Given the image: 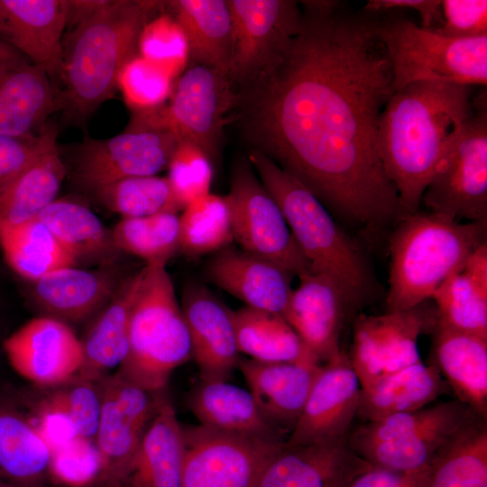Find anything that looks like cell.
<instances>
[{
    "label": "cell",
    "mask_w": 487,
    "mask_h": 487,
    "mask_svg": "<svg viewBox=\"0 0 487 487\" xmlns=\"http://www.w3.org/2000/svg\"><path fill=\"white\" fill-rule=\"evenodd\" d=\"M188 406L200 425L219 431L285 443L287 436L261 412L252 393L227 381L199 379Z\"/></svg>",
    "instance_id": "83f0119b"
},
{
    "label": "cell",
    "mask_w": 487,
    "mask_h": 487,
    "mask_svg": "<svg viewBox=\"0 0 487 487\" xmlns=\"http://www.w3.org/2000/svg\"><path fill=\"white\" fill-rule=\"evenodd\" d=\"M23 60L26 59L22 54L0 40V69Z\"/></svg>",
    "instance_id": "db71d44e"
},
{
    "label": "cell",
    "mask_w": 487,
    "mask_h": 487,
    "mask_svg": "<svg viewBox=\"0 0 487 487\" xmlns=\"http://www.w3.org/2000/svg\"><path fill=\"white\" fill-rule=\"evenodd\" d=\"M486 225L462 223L429 211L400 221L390 240L387 312L410 309L431 299L486 243Z\"/></svg>",
    "instance_id": "5b68a950"
},
{
    "label": "cell",
    "mask_w": 487,
    "mask_h": 487,
    "mask_svg": "<svg viewBox=\"0 0 487 487\" xmlns=\"http://www.w3.org/2000/svg\"><path fill=\"white\" fill-rule=\"evenodd\" d=\"M212 164L198 147L179 142L167 168V179L182 210L192 201L210 193Z\"/></svg>",
    "instance_id": "f6af8a7d"
},
{
    "label": "cell",
    "mask_w": 487,
    "mask_h": 487,
    "mask_svg": "<svg viewBox=\"0 0 487 487\" xmlns=\"http://www.w3.org/2000/svg\"><path fill=\"white\" fill-rule=\"evenodd\" d=\"M100 394L95 441L102 472L96 482L119 487L164 393L142 389L115 373L104 380Z\"/></svg>",
    "instance_id": "2e32d148"
},
{
    "label": "cell",
    "mask_w": 487,
    "mask_h": 487,
    "mask_svg": "<svg viewBox=\"0 0 487 487\" xmlns=\"http://www.w3.org/2000/svg\"><path fill=\"white\" fill-rule=\"evenodd\" d=\"M106 208L123 217H143L182 210L167 177L124 178L94 190Z\"/></svg>",
    "instance_id": "b9f144b4"
},
{
    "label": "cell",
    "mask_w": 487,
    "mask_h": 487,
    "mask_svg": "<svg viewBox=\"0 0 487 487\" xmlns=\"http://www.w3.org/2000/svg\"><path fill=\"white\" fill-rule=\"evenodd\" d=\"M299 278L282 317L323 364L343 351L340 337L346 319L353 316L335 282L322 273Z\"/></svg>",
    "instance_id": "44dd1931"
},
{
    "label": "cell",
    "mask_w": 487,
    "mask_h": 487,
    "mask_svg": "<svg viewBox=\"0 0 487 487\" xmlns=\"http://www.w3.org/2000/svg\"><path fill=\"white\" fill-rule=\"evenodd\" d=\"M4 348L14 369L39 385L69 382L83 361L80 339L64 321L50 316L24 324L5 341Z\"/></svg>",
    "instance_id": "ac0fdd59"
},
{
    "label": "cell",
    "mask_w": 487,
    "mask_h": 487,
    "mask_svg": "<svg viewBox=\"0 0 487 487\" xmlns=\"http://www.w3.org/2000/svg\"><path fill=\"white\" fill-rule=\"evenodd\" d=\"M138 51L140 56L162 68L173 79L188 67V49L185 33L164 7L143 27Z\"/></svg>",
    "instance_id": "7bdbcfd3"
},
{
    "label": "cell",
    "mask_w": 487,
    "mask_h": 487,
    "mask_svg": "<svg viewBox=\"0 0 487 487\" xmlns=\"http://www.w3.org/2000/svg\"><path fill=\"white\" fill-rule=\"evenodd\" d=\"M179 142L167 126L144 112H135L124 132L81 143L74 177L94 191L124 178L153 176L168 168Z\"/></svg>",
    "instance_id": "30bf717a"
},
{
    "label": "cell",
    "mask_w": 487,
    "mask_h": 487,
    "mask_svg": "<svg viewBox=\"0 0 487 487\" xmlns=\"http://www.w3.org/2000/svg\"><path fill=\"white\" fill-rule=\"evenodd\" d=\"M51 456L34 425L0 411V473L19 487H37L49 473Z\"/></svg>",
    "instance_id": "f35d334b"
},
{
    "label": "cell",
    "mask_w": 487,
    "mask_h": 487,
    "mask_svg": "<svg viewBox=\"0 0 487 487\" xmlns=\"http://www.w3.org/2000/svg\"><path fill=\"white\" fill-rule=\"evenodd\" d=\"M481 418L455 399L362 423L351 430L347 443L372 466L416 473L425 470L444 447Z\"/></svg>",
    "instance_id": "52a82bcc"
},
{
    "label": "cell",
    "mask_w": 487,
    "mask_h": 487,
    "mask_svg": "<svg viewBox=\"0 0 487 487\" xmlns=\"http://www.w3.org/2000/svg\"><path fill=\"white\" fill-rule=\"evenodd\" d=\"M60 108L61 95L41 68L23 60L0 69V133L39 134Z\"/></svg>",
    "instance_id": "d4e9b609"
},
{
    "label": "cell",
    "mask_w": 487,
    "mask_h": 487,
    "mask_svg": "<svg viewBox=\"0 0 487 487\" xmlns=\"http://www.w3.org/2000/svg\"><path fill=\"white\" fill-rule=\"evenodd\" d=\"M248 160L280 207L312 272L331 278L354 315L375 292L374 280L359 247L299 180L256 150H250Z\"/></svg>",
    "instance_id": "277c9868"
},
{
    "label": "cell",
    "mask_w": 487,
    "mask_h": 487,
    "mask_svg": "<svg viewBox=\"0 0 487 487\" xmlns=\"http://www.w3.org/2000/svg\"><path fill=\"white\" fill-rule=\"evenodd\" d=\"M118 88L126 103L136 110L160 106L171 96L173 78L157 64L137 55L122 70Z\"/></svg>",
    "instance_id": "ee69618b"
},
{
    "label": "cell",
    "mask_w": 487,
    "mask_h": 487,
    "mask_svg": "<svg viewBox=\"0 0 487 487\" xmlns=\"http://www.w3.org/2000/svg\"><path fill=\"white\" fill-rule=\"evenodd\" d=\"M237 97L236 87L226 73L189 65L174 87L170 104L161 106L162 118L179 142L198 147L213 162Z\"/></svg>",
    "instance_id": "7c38bea8"
},
{
    "label": "cell",
    "mask_w": 487,
    "mask_h": 487,
    "mask_svg": "<svg viewBox=\"0 0 487 487\" xmlns=\"http://www.w3.org/2000/svg\"><path fill=\"white\" fill-rule=\"evenodd\" d=\"M180 308L199 379L228 381L241 359L234 310L195 282L185 287Z\"/></svg>",
    "instance_id": "d6986e66"
},
{
    "label": "cell",
    "mask_w": 487,
    "mask_h": 487,
    "mask_svg": "<svg viewBox=\"0 0 487 487\" xmlns=\"http://www.w3.org/2000/svg\"><path fill=\"white\" fill-rule=\"evenodd\" d=\"M69 1L0 0V40L51 78H60Z\"/></svg>",
    "instance_id": "ffe728a7"
},
{
    "label": "cell",
    "mask_w": 487,
    "mask_h": 487,
    "mask_svg": "<svg viewBox=\"0 0 487 487\" xmlns=\"http://www.w3.org/2000/svg\"><path fill=\"white\" fill-rule=\"evenodd\" d=\"M431 299L441 321L487 338V244L479 246Z\"/></svg>",
    "instance_id": "d6a6232c"
},
{
    "label": "cell",
    "mask_w": 487,
    "mask_h": 487,
    "mask_svg": "<svg viewBox=\"0 0 487 487\" xmlns=\"http://www.w3.org/2000/svg\"><path fill=\"white\" fill-rule=\"evenodd\" d=\"M66 175L56 142L0 190V228L37 218L56 199Z\"/></svg>",
    "instance_id": "836d02e7"
},
{
    "label": "cell",
    "mask_w": 487,
    "mask_h": 487,
    "mask_svg": "<svg viewBox=\"0 0 487 487\" xmlns=\"http://www.w3.org/2000/svg\"><path fill=\"white\" fill-rule=\"evenodd\" d=\"M372 467L347 440L332 445L284 447L269 462L255 487H345Z\"/></svg>",
    "instance_id": "603a6c76"
},
{
    "label": "cell",
    "mask_w": 487,
    "mask_h": 487,
    "mask_svg": "<svg viewBox=\"0 0 487 487\" xmlns=\"http://www.w3.org/2000/svg\"><path fill=\"white\" fill-rule=\"evenodd\" d=\"M142 274L143 269L122 281L80 340L83 361L78 377L95 381L124 362L129 346L132 310Z\"/></svg>",
    "instance_id": "f1b7e54d"
},
{
    "label": "cell",
    "mask_w": 487,
    "mask_h": 487,
    "mask_svg": "<svg viewBox=\"0 0 487 487\" xmlns=\"http://www.w3.org/2000/svg\"><path fill=\"white\" fill-rule=\"evenodd\" d=\"M361 389L349 356L344 351L323 363L285 446L332 445L346 441L356 418Z\"/></svg>",
    "instance_id": "e0dca14e"
},
{
    "label": "cell",
    "mask_w": 487,
    "mask_h": 487,
    "mask_svg": "<svg viewBox=\"0 0 487 487\" xmlns=\"http://www.w3.org/2000/svg\"><path fill=\"white\" fill-rule=\"evenodd\" d=\"M281 56L237 88L232 119L252 150L333 213L376 232L396 221L398 193L380 160V117L393 94L376 19L337 1H303Z\"/></svg>",
    "instance_id": "6da1fadb"
},
{
    "label": "cell",
    "mask_w": 487,
    "mask_h": 487,
    "mask_svg": "<svg viewBox=\"0 0 487 487\" xmlns=\"http://www.w3.org/2000/svg\"><path fill=\"white\" fill-rule=\"evenodd\" d=\"M431 333L433 363L456 399L487 418V338L454 328L438 317Z\"/></svg>",
    "instance_id": "484cf974"
},
{
    "label": "cell",
    "mask_w": 487,
    "mask_h": 487,
    "mask_svg": "<svg viewBox=\"0 0 487 487\" xmlns=\"http://www.w3.org/2000/svg\"><path fill=\"white\" fill-rule=\"evenodd\" d=\"M415 10L420 17L421 28L437 31L443 25L442 1L440 0H371L363 10L368 13L391 9Z\"/></svg>",
    "instance_id": "816d5d0a"
},
{
    "label": "cell",
    "mask_w": 487,
    "mask_h": 487,
    "mask_svg": "<svg viewBox=\"0 0 487 487\" xmlns=\"http://www.w3.org/2000/svg\"><path fill=\"white\" fill-rule=\"evenodd\" d=\"M101 472V455L92 439L78 436L51 454L49 473L65 487H89Z\"/></svg>",
    "instance_id": "bcb514c9"
},
{
    "label": "cell",
    "mask_w": 487,
    "mask_h": 487,
    "mask_svg": "<svg viewBox=\"0 0 487 487\" xmlns=\"http://www.w3.org/2000/svg\"><path fill=\"white\" fill-rule=\"evenodd\" d=\"M225 198L234 240L242 250L271 261L294 276L313 273L280 207L257 178L248 158L235 164Z\"/></svg>",
    "instance_id": "8fae6325"
},
{
    "label": "cell",
    "mask_w": 487,
    "mask_h": 487,
    "mask_svg": "<svg viewBox=\"0 0 487 487\" xmlns=\"http://www.w3.org/2000/svg\"><path fill=\"white\" fill-rule=\"evenodd\" d=\"M133 307L129 346L116 373L152 392L191 357V345L166 266L146 264Z\"/></svg>",
    "instance_id": "8992f818"
},
{
    "label": "cell",
    "mask_w": 487,
    "mask_h": 487,
    "mask_svg": "<svg viewBox=\"0 0 487 487\" xmlns=\"http://www.w3.org/2000/svg\"><path fill=\"white\" fill-rule=\"evenodd\" d=\"M424 304L381 316L360 314L354 317L349 359L361 388L421 362L418 337L431 332L437 318L436 308Z\"/></svg>",
    "instance_id": "9a60e30c"
},
{
    "label": "cell",
    "mask_w": 487,
    "mask_h": 487,
    "mask_svg": "<svg viewBox=\"0 0 487 487\" xmlns=\"http://www.w3.org/2000/svg\"><path fill=\"white\" fill-rule=\"evenodd\" d=\"M0 487H15V486L8 485V484H5V483L0 482Z\"/></svg>",
    "instance_id": "9f6ffc18"
},
{
    "label": "cell",
    "mask_w": 487,
    "mask_h": 487,
    "mask_svg": "<svg viewBox=\"0 0 487 487\" xmlns=\"http://www.w3.org/2000/svg\"><path fill=\"white\" fill-rule=\"evenodd\" d=\"M376 33L391 67L393 93L419 81L487 84V35L451 38L405 18L376 19Z\"/></svg>",
    "instance_id": "ba28073f"
},
{
    "label": "cell",
    "mask_w": 487,
    "mask_h": 487,
    "mask_svg": "<svg viewBox=\"0 0 487 487\" xmlns=\"http://www.w3.org/2000/svg\"><path fill=\"white\" fill-rule=\"evenodd\" d=\"M34 427L51 454L79 436L69 415L48 402Z\"/></svg>",
    "instance_id": "f907efd6"
},
{
    "label": "cell",
    "mask_w": 487,
    "mask_h": 487,
    "mask_svg": "<svg viewBox=\"0 0 487 487\" xmlns=\"http://www.w3.org/2000/svg\"><path fill=\"white\" fill-rule=\"evenodd\" d=\"M437 367L417 363L361 389L356 418L365 422L429 405L448 391Z\"/></svg>",
    "instance_id": "4dcf8cb0"
},
{
    "label": "cell",
    "mask_w": 487,
    "mask_h": 487,
    "mask_svg": "<svg viewBox=\"0 0 487 487\" xmlns=\"http://www.w3.org/2000/svg\"><path fill=\"white\" fill-rule=\"evenodd\" d=\"M184 427L163 396L119 487H181Z\"/></svg>",
    "instance_id": "4316f807"
},
{
    "label": "cell",
    "mask_w": 487,
    "mask_h": 487,
    "mask_svg": "<svg viewBox=\"0 0 487 487\" xmlns=\"http://www.w3.org/2000/svg\"><path fill=\"white\" fill-rule=\"evenodd\" d=\"M164 9L185 33L188 66L203 65L228 75L232 23L226 0L165 1Z\"/></svg>",
    "instance_id": "1f68e13d"
},
{
    "label": "cell",
    "mask_w": 487,
    "mask_h": 487,
    "mask_svg": "<svg viewBox=\"0 0 487 487\" xmlns=\"http://www.w3.org/2000/svg\"><path fill=\"white\" fill-rule=\"evenodd\" d=\"M165 2V1H164ZM163 1H69L72 30L62 42V107L84 119L118 89L125 65L138 51L145 24Z\"/></svg>",
    "instance_id": "3957f363"
},
{
    "label": "cell",
    "mask_w": 487,
    "mask_h": 487,
    "mask_svg": "<svg viewBox=\"0 0 487 487\" xmlns=\"http://www.w3.org/2000/svg\"><path fill=\"white\" fill-rule=\"evenodd\" d=\"M443 25L434 31L457 39L487 35L486 0L442 1Z\"/></svg>",
    "instance_id": "681fc988"
},
{
    "label": "cell",
    "mask_w": 487,
    "mask_h": 487,
    "mask_svg": "<svg viewBox=\"0 0 487 487\" xmlns=\"http://www.w3.org/2000/svg\"><path fill=\"white\" fill-rule=\"evenodd\" d=\"M234 322L239 351L251 359L320 363L280 314L245 306L234 311Z\"/></svg>",
    "instance_id": "e575fe53"
},
{
    "label": "cell",
    "mask_w": 487,
    "mask_h": 487,
    "mask_svg": "<svg viewBox=\"0 0 487 487\" xmlns=\"http://www.w3.org/2000/svg\"><path fill=\"white\" fill-rule=\"evenodd\" d=\"M209 281L245 303L246 307L283 315L292 292L293 274L278 264L244 250L227 246L209 260Z\"/></svg>",
    "instance_id": "7402d4cb"
},
{
    "label": "cell",
    "mask_w": 487,
    "mask_h": 487,
    "mask_svg": "<svg viewBox=\"0 0 487 487\" xmlns=\"http://www.w3.org/2000/svg\"><path fill=\"white\" fill-rule=\"evenodd\" d=\"M0 245L10 267L32 282L60 268L77 265L72 255L38 217L0 228Z\"/></svg>",
    "instance_id": "74e56055"
},
{
    "label": "cell",
    "mask_w": 487,
    "mask_h": 487,
    "mask_svg": "<svg viewBox=\"0 0 487 487\" xmlns=\"http://www.w3.org/2000/svg\"><path fill=\"white\" fill-rule=\"evenodd\" d=\"M418 487H487V418H478L444 447Z\"/></svg>",
    "instance_id": "8d00e7d4"
},
{
    "label": "cell",
    "mask_w": 487,
    "mask_h": 487,
    "mask_svg": "<svg viewBox=\"0 0 487 487\" xmlns=\"http://www.w3.org/2000/svg\"><path fill=\"white\" fill-rule=\"evenodd\" d=\"M321 366L317 363H266L250 358L240 359L237 368L262 415L289 436Z\"/></svg>",
    "instance_id": "cb8c5ba5"
},
{
    "label": "cell",
    "mask_w": 487,
    "mask_h": 487,
    "mask_svg": "<svg viewBox=\"0 0 487 487\" xmlns=\"http://www.w3.org/2000/svg\"><path fill=\"white\" fill-rule=\"evenodd\" d=\"M95 484L96 485V487H110V486H107L99 482H96Z\"/></svg>",
    "instance_id": "11a10c76"
},
{
    "label": "cell",
    "mask_w": 487,
    "mask_h": 487,
    "mask_svg": "<svg viewBox=\"0 0 487 487\" xmlns=\"http://www.w3.org/2000/svg\"><path fill=\"white\" fill-rule=\"evenodd\" d=\"M181 487H255L285 443L219 431L184 427Z\"/></svg>",
    "instance_id": "4fadbf2b"
},
{
    "label": "cell",
    "mask_w": 487,
    "mask_h": 487,
    "mask_svg": "<svg viewBox=\"0 0 487 487\" xmlns=\"http://www.w3.org/2000/svg\"><path fill=\"white\" fill-rule=\"evenodd\" d=\"M234 241L225 197L208 193L191 203L179 216V251L198 257L216 253Z\"/></svg>",
    "instance_id": "ab89813d"
},
{
    "label": "cell",
    "mask_w": 487,
    "mask_h": 487,
    "mask_svg": "<svg viewBox=\"0 0 487 487\" xmlns=\"http://www.w3.org/2000/svg\"><path fill=\"white\" fill-rule=\"evenodd\" d=\"M450 135L422 196L429 212L456 221L487 220V109L485 93Z\"/></svg>",
    "instance_id": "9c48e42d"
},
{
    "label": "cell",
    "mask_w": 487,
    "mask_h": 487,
    "mask_svg": "<svg viewBox=\"0 0 487 487\" xmlns=\"http://www.w3.org/2000/svg\"><path fill=\"white\" fill-rule=\"evenodd\" d=\"M38 218L78 262L108 263L120 252L112 232L86 206L69 199H55Z\"/></svg>",
    "instance_id": "d590c367"
},
{
    "label": "cell",
    "mask_w": 487,
    "mask_h": 487,
    "mask_svg": "<svg viewBox=\"0 0 487 487\" xmlns=\"http://www.w3.org/2000/svg\"><path fill=\"white\" fill-rule=\"evenodd\" d=\"M121 283L110 271L69 266L33 281L32 298L50 317L78 321L100 310Z\"/></svg>",
    "instance_id": "f546056e"
},
{
    "label": "cell",
    "mask_w": 487,
    "mask_h": 487,
    "mask_svg": "<svg viewBox=\"0 0 487 487\" xmlns=\"http://www.w3.org/2000/svg\"><path fill=\"white\" fill-rule=\"evenodd\" d=\"M116 247L146 264L166 266L179 251V216L162 213L143 217H123L112 231Z\"/></svg>",
    "instance_id": "60d3db41"
},
{
    "label": "cell",
    "mask_w": 487,
    "mask_h": 487,
    "mask_svg": "<svg viewBox=\"0 0 487 487\" xmlns=\"http://www.w3.org/2000/svg\"><path fill=\"white\" fill-rule=\"evenodd\" d=\"M473 110L469 86L419 81L392 94L380 117L377 145L398 193L397 223L419 211L445 144Z\"/></svg>",
    "instance_id": "7a4b0ae2"
},
{
    "label": "cell",
    "mask_w": 487,
    "mask_h": 487,
    "mask_svg": "<svg viewBox=\"0 0 487 487\" xmlns=\"http://www.w3.org/2000/svg\"><path fill=\"white\" fill-rule=\"evenodd\" d=\"M57 130L48 124L43 132L29 136L0 133V190L41 154L56 143Z\"/></svg>",
    "instance_id": "c3c4849f"
},
{
    "label": "cell",
    "mask_w": 487,
    "mask_h": 487,
    "mask_svg": "<svg viewBox=\"0 0 487 487\" xmlns=\"http://www.w3.org/2000/svg\"><path fill=\"white\" fill-rule=\"evenodd\" d=\"M76 381L55 392L47 401L66 412L73 421L79 436L96 438L100 414V389L94 381L75 377Z\"/></svg>",
    "instance_id": "7dc6e473"
},
{
    "label": "cell",
    "mask_w": 487,
    "mask_h": 487,
    "mask_svg": "<svg viewBox=\"0 0 487 487\" xmlns=\"http://www.w3.org/2000/svg\"><path fill=\"white\" fill-rule=\"evenodd\" d=\"M232 23L229 78L237 88L281 56L298 32L302 11L293 0H226Z\"/></svg>",
    "instance_id": "5bb4252c"
},
{
    "label": "cell",
    "mask_w": 487,
    "mask_h": 487,
    "mask_svg": "<svg viewBox=\"0 0 487 487\" xmlns=\"http://www.w3.org/2000/svg\"><path fill=\"white\" fill-rule=\"evenodd\" d=\"M424 471L404 473L372 465L345 487H418Z\"/></svg>",
    "instance_id": "f5cc1de1"
}]
</instances>
